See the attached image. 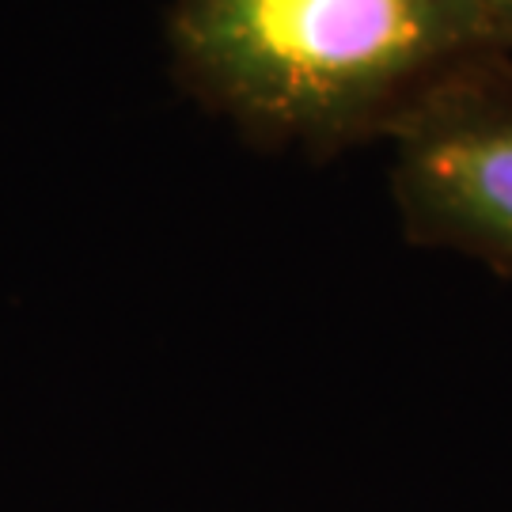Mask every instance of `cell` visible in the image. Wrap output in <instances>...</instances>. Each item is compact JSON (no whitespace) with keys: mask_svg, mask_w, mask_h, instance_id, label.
<instances>
[{"mask_svg":"<svg viewBox=\"0 0 512 512\" xmlns=\"http://www.w3.org/2000/svg\"><path fill=\"white\" fill-rule=\"evenodd\" d=\"M490 12V27H494L497 46L512 57V0H482Z\"/></svg>","mask_w":512,"mask_h":512,"instance_id":"3957f363","label":"cell"},{"mask_svg":"<svg viewBox=\"0 0 512 512\" xmlns=\"http://www.w3.org/2000/svg\"><path fill=\"white\" fill-rule=\"evenodd\" d=\"M387 141L406 239L512 277V57L448 76Z\"/></svg>","mask_w":512,"mask_h":512,"instance_id":"7a4b0ae2","label":"cell"},{"mask_svg":"<svg viewBox=\"0 0 512 512\" xmlns=\"http://www.w3.org/2000/svg\"><path fill=\"white\" fill-rule=\"evenodd\" d=\"M171 65L262 148L330 156L384 137L497 46L482 0H175Z\"/></svg>","mask_w":512,"mask_h":512,"instance_id":"6da1fadb","label":"cell"}]
</instances>
